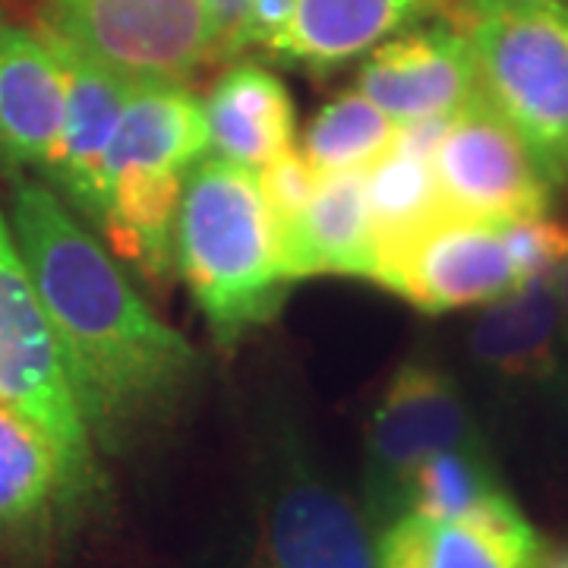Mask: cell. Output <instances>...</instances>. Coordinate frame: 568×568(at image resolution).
Wrapping results in <instances>:
<instances>
[{"instance_id":"15","label":"cell","mask_w":568,"mask_h":568,"mask_svg":"<svg viewBox=\"0 0 568 568\" xmlns=\"http://www.w3.org/2000/svg\"><path fill=\"white\" fill-rule=\"evenodd\" d=\"M467 351L493 386L511 392L568 386L556 278H534L487 304L467 332Z\"/></svg>"},{"instance_id":"10","label":"cell","mask_w":568,"mask_h":568,"mask_svg":"<svg viewBox=\"0 0 568 568\" xmlns=\"http://www.w3.org/2000/svg\"><path fill=\"white\" fill-rule=\"evenodd\" d=\"M369 282L424 313L487 306L521 287L503 224L452 212L383 246Z\"/></svg>"},{"instance_id":"18","label":"cell","mask_w":568,"mask_h":568,"mask_svg":"<svg viewBox=\"0 0 568 568\" xmlns=\"http://www.w3.org/2000/svg\"><path fill=\"white\" fill-rule=\"evenodd\" d=\"M275 244L291 284L313 275L373 278L376 234L366 200V174H320L301 219L275 231Z\"/></svg>"},{"instance_id":"20","label":"cell","mask_w":568,"mask_h":568,"mask_svg":"<svg viewBox=\"0 0 568 568\" xmlns=\"http://www.w3.org/2000/svg\"><path fill=\"white\" fill-rule=\"evenodd\" d=\"M398 142V123L388 118L379 104H373L364 92L351 89L332 99L310 121L304 133V155L316 174H345L361 171L386 159Z\"/></svg>"},{"instance_id":"16","label":"cell","mask_w":568,"mask_h":568,"mask_svg":"<svg viewBox=\"0 0 568 568\" xmlns=\"http://www.w3.org/2000/svg\"><path fill=\"white\" fill-rule=\"evenodd\" d=\"M67 108L58 54L39 29L0 13V171L36 174L54 152Z\"/></svg>"},{"instance_id":"1","label":"cell","mask_w":568,"mask_h":568,"mask_svg":"<svg viewBox=\"0 0 568 568\" xmlns=\"http://www.w3.org/2000/svg\"><path fill=\"white\" fill-rule=\"evenodd\" d=\"M10 224L104 455L162 433L200 379V351L136 294L114 253L36 174H10Z\"/></svg>"},{"instance_id":"11","label":"cell","mask_w":568,"mask_h":568,"mask_svg":"<svg viewBox=\"0 0 568 568\" xmlns=\"http://www.w3.org/2000/svg\"><path fill=\"white\" fill-rule=\"evenodd\" d=\"M357 92L392 121L448 118L480 92L477 61L455 22H417L364 54Z\"/></svg>"},{"instance_id":"4","label":"cell","mask_w":568,"mask_h":568,"mask_svg":"<svg viewBox=\"0 0 568 568\" xmlns=\"http://www.w3.org/2000/svg\"><path fill=\"white\" fill-rule=\"evenodd\" d=\"M480 92L530 145L547 178L568 181V0H455Z\"/></svg>"},{"instance_id":"26","label":"cell","mask_w":568,"mask_h":568,"mask_svg":"<svg viewBox=\"0 0 568 568\" xmlns=\"http://www.w3.org/2000/svg\"><path fill=\"white\" fill-rule=\"evenodd\" d=\"M209 7H212V13L219 17V22H222L224 61H227V44H231V39H234V32L241 29L250 0H209Z\"/></svg>"},{"instance_id":"27","label":"cell","mask_w":568,"mask_h":568,"mask_svg":"<svg viewBox=\"0 0 568 568\" xmlns=\"http://www.w3.org/2000/svg\"><path fill=\"white\" fill-rule=\"evenodd\" d=\"M556 294H559V323H562V351H566V369H568V256L566 263L556 272Z\"/></svg>"},{"instance_id":"2","label":"cell","mask_w":568,"mask_h":568,"mask_svg":"<svg viewBox=\"0 0 568 568\" xmlns=\"http://www.w3.org/2000/svg\"><path fill=\"white\" fill-rule=\"evenodd\" d=\"M174 250L215 345L231 351L275 320L291 282L256 171L205 155L183 183Z\"/></svg>"},{"instance_id":"5","label":"cell","mask_w":568,"mask_h":568,"mask_svg":"<svg viewBox=\"0 0 568 568\" xmlns=\"http://www.w3.org/2000/svg\"><path fill=\"white\" fill-rule=\"evenodd\" d=\"M0 405L17 410L54 448L67 503L82 525L104 503L99 446L82 420L61 347L0 205Z\"/></svg>"},{"instance_id":"22","label":"cell","mask_w":568,"mask_h":568,"mask_svg":"<svg viewBox=\"0 0 568 568\" xmlns=\"http://www.w3.org/2000/svg\"><path fill=\"white\" fill-rule=\"evenodd\" d=\"M503 493L506 489L499 487L487 446L446 448L429 455L410 474L405 489V511L426 518H458Z\"/></svg>"},{"instance_id":"28","label":"cell","mask_w":568,"mask_h":568,"mask_svg":"<svg viewBox=\"0 0 568 568\" xmlns=\"http://www.w3.org/2000/svg\"><path fill=\"white\" fill-rule=\"evenodd\" d=\"M544 568H568V549H559V552L547 556V566Z\"/></svg>"},{"instance_id":"3","label":"cell","mask_w":568,"mask_h":568,"mask_svg":"<svg viewBox=\"0 0 568 568\" xmlns=\"http://www.w3.org/2000/svg\"><path fill=\"white\" fill-rule=\"evenodd\" d=\"M212 152L203 99L186 85H133L108 155L99 237L114 260L162 291L178 272V212L190 171Z\"/></svg>"},{"instance_id":"17","label":"cell","mask_w":568,"mask_h":568,"mask_svg":"<svg viewBox=\"0 0 568 568\" xmlns=\"http://www.w3.org/2000/svg\"><path fill=\"white\" fill-rule=\"evenodd\" d=\"M452 3L455 0H297L294 17L265 54L306 73H328Z\"/></svg>"},{"instance_id":"21","label":"cell","mask_w":568,"mask_h":568,"mask_svg":"<svg viewBox=\"0 0 568 568\" xmlns=\"http://www.w3.org/2000/svg\"><path fill=\"white\" fill-rule=\"evenodd\" d=\"M366 200L376 234V253L448 215L436 186L433 162L398 145L376 168L366 171Z\"/></svg>"},{"instance_id":"8","label":"cell","mask_w":568,"mask_h":568,"mask_svg":"<svg viewBox=\"0 0 568 568\" xmlns=\"http://www.w3.org/2000/svg\"><path fill=\"white\" fill-rule=\"evenodd\" d=\"M487 446L446 366L410 357L376 398L364 436V511L379 530L405 511L410 474L446 448Z\"/></svg>"},{"instance_id":"13","label":"cell","mask_w":568,"mask_h":568,"mask_svg":"<svg viewBox=\"0 0 568 568\" xmlns=\"http://www.w3.org/2000/svg\"><path fill=\"white\" fill-rule=\"evenodd\" d=\"M379 568H544L547 549L515 499L503 493L458 518L405 511L376 530Z\"/></svg>"},{"instance_id":"12","label":"cell","mask_w":568,"mask_h":568,"mask_svg":"<svg viewBox=\"0 0 568 568\" xmlns=\"http://www.w3.org/2000/svg\"><path fill=\"white\" fill-rule=\"evenodd\" d=\"M44 41L61 63L67 108L54 152L39 178L99 234L108 212V155L133 85L48 36Z\"/></svg>"},{"instance_id":"25","label":"cell","mask_w":568,"mask_h":568,"mask_svg":"<svg viewBox=\"0 0 568 568\" xmlns=\"http://www.w3.org/2000/svg\"><path fill=\"white\" fill-rule=\"evenodd\" d=\"M294 7L297 0H250L244 22L227 44V58H237L244 51H265L291 22Z\"/></svg>"},{"instance_id":"23","label":"cell","mask_w":568,"mask_h":568,"mask_svg":"<svg viewBox=\"0 0 568 568\" xmlns=\"http://www.w3.org/2000/svg\"><path fill=\"white\" fill-rule=\"evenodd\" d=\"M511 263L518 268L521 284L534 278H556L559 265L568 256V224L549 215L540 219H518L503 224Z\"/></svg>"},{"instance_id":"6","label":"cell","mask_w":568,"mask_h":568,"mask_svg":"<svg viewBox=\"0 0 568 568\" xmlns=\"http://www.w3.org/2000/svg\"><path fill=\"white\" fill-rule=\"evenodd\" d=\"M244 568H379L366 511L325 474L284 414H268L256 436Z\"/></svg>"},{"instance_id":"14","label":"cell","mask_w":568,"mask_h":568,"mask_svg":"<svg viewBox=\"0 0 568 568\" xmlns=\"http://www.w3.org/2000/svg\"><path fill=\"white\" fill-rule=\"evenodd\" d=\"M73 528L54 448L0 405V568H51Z\"/></svg>"},{"instance_id":"24","label":"cell","mask_w":568,"mask_h":568,"mask_svg":"<svg viewBox=\"0 0 568 568\" xmlns=\"http://www.w3.org/2000/svg\"><path fill=\"white\" fill-rule=\"evenodd\" d=\"M316 181H320V174L310 168V162L297 149H287L256 171V183H260V193H263V203L272 215L275 231L301 219V212L316 190Z\"/></svg>"},{"instance_id":"7","label":"cell","mask_w":568,"mask_h":568,"mask_svg":"<svg viewBox=\"0 0 568 568\" xmlns=\"http://www.w3.org/2000/svg\"><path fill=\"white\" fill-rule=\"evenodd\" d=\"M39 32L130 85H186L224 61L209 0H39Z\"/></svg>"},{"instance_id":"19","label":"cell","mask_w":568,"mask_h":568,"mask_svg":"<svg viewBox=\"0 0 568 568\" xmlns=\"http://www.w3.org/2000/svg\"><path fill=\"white\" fill-rule=\"evenodd\" d=\"M209 155L260 171L294 149V102L284 82L260 63H234L203 99Z\"/></svg>"},{"instance_id":"9","label":"cell","mask_w":568,"mask_h":568,"mask_svg":"<svg viewBox=\"0 0 568 568\" xmlns=\"http://www.w3.org/2000/svg\"><path fill=\"white\" fill-rule=\"evenodd\" d=\"M429 162L452 215L496 224L549 215L552 181L484 92L452 114Z\"/></svg>"}]
</instances>
